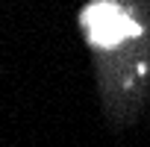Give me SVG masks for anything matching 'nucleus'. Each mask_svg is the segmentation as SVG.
I'll return each mask as SVG.
<instances>
[{
    "instance_id": "f257e3e1",
    "label": "nucleus",
    "mask_w": 150,
    "mask_h": 147,
    "mask_svg": "<svg viewBox=\"0 0 150 147\" xmlns=\"http://www.w3.org/2000/svg\"><path fill=\"white\" fill-rule=\"evenodd\" d=\"M80 21L109 121H132L150 83V0H91Z\"/></svg>"
}]
</instances>
